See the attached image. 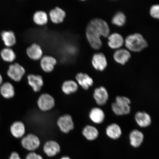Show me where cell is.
Returning a JSON list of instances; mask_svg holds the SVG:
<instances>
[{"instance_id":"cell-13","label":"cell","mask_w":159,"mask_h":159,"mask_svg":"<svg viewBox=\"0 0 159 159\" xmlns=\"http://www.w3.org/2000/svg\"><path fill=\"white\" fill-rule=\"evenodd\" d=\"M26 53L30 59L35 61L41 59L43 53L40 46L36 43H33L28 48Z\"/></svg>"},{"instance_id":"cell-26","label":"cell","mask_w":159,"mask_h":159,"mask_svg":"<svg viewBox=\"0 0 159 159\" xmlns=\"http://www.w3.org/2000/svg\"><path fill=\"white\" fill-rule=\"evenodd\" d=\"M1 35L5 44L8 47L13 46L16 43L15 35L12 31H3Z\"/></svg>"},{"instance_id":"cell-7","label":"cell","mask_w":159,"mask_h":159,"mask_svg":"<svg viewBox=\"0 0 159 159\" xmlns=\"http://www.w3.org/2000/svg\"><path fill=\"white\" fill-rule=\"evenodd\" d=\"M57 124L60 130L64 134H68L74 128V124L72 117L66 114L60 117Z\"/></svg>"},{"instance_id":"cell-25","label":"cell","mask_w":159,"mask_h":159,"mask_svg":"<svg viewBox=\"0 0 159 159\" xmlns=\"http://www.w3.org/2000/svg\"><path fill=\"white\" fill-rule=\"evenodd\" d=\"M78 85L75 81H65L61 85V90L66 95H70L76 92L78 89Z\"/></svg>"},{"instance_id":"cell-6","label":"cell","mask_w":159,"mask_h":159,"mask_svg":"<svg viewBox=\"0 0 159 159\" xmlns=\"http://www.w3.org/2000/svg\"><path fill=\"white\" fill-rule=\"evenodd\" d=\"M25 73V69L24 67L19 63H16L10 65L7 74L13 80L19 82L23 78Z\"/></svg>"},{"instance_id":"cell-3","label":"cell","mask_w":159,"mask_h":159,"mask_svg":"<svg viewBox=\"0 0 159 159\" xmlns=\"http://www.w3.org/2000/svg\"><path fill=\"white\" fill-rule=\"evenodd\" d=\"M130 104V100L128 97L117 96L115 102L112 105V110L118 116L129 114L131 111Z\"/></svg>"},{"instance_id":"cell-4","label":"cell","mask_w":159,"mask_h":159,"mask_svg":"<svg viewBox=\"0 0 159 159\" xmlns=\"http://www.w3.org/2000/svg\"><path fill=\"white\" fill-rule=\"evenodd\" d=\"M21 143L23 148L30 152H34L39 148L41 144L39 137L33 134L23 137Z\"/></svg>"},{"instance_id":"cell-21","label":"cell","mask_w":159,"mask_h":159,"mask_svg":"<svg viewBox=\"0 0 159 159\" xmlns=\"http://www.w3.org/2000/svg\"><path fill=\"white\" fill-rule=\"evenodd\" d=\"M131 57L130 53L125 49H120L115 51L114 58L115 61L120 64L124 65L129 61Z\"/></svg>"},{"instance_id":"cell-12","label":"cell","mask_w":159,"mask_h":159,"mask_svg":"<svg viewBox=\"0 0 159 159\" xmlns=\"http://www.w3.org/2000/svg\"><path fill=\"white\" fill-rule=\"evenodd\" d=\"M27 79L29 84L35 92H39L44 84L43 77L40 75L29 74Z\"/></svg>"},{"instance_id":"cell-20","label":"cell","mask_w":159,"mask_h":159,"mask_svg":"<svg viewBox=\"0 0 159 159\" xmlns=\"http://www.w3.org/2000/svg\"><path fill=\"white\" fill-rule=\"evenodd\" d=\"M89 116L93 122L96 124H101L104 122L105 114L102 109L98 107H95L91 109Z\"/></svg>"},{"instance_id":"cell-15","label":"cell","mask_w":159,"mask_h":159,"mask_svg":"<svg viewBox=\"0 0 159 159\" xmlns=\"http://www.w3.org/2000/svg\"><path fill=\"white\" fill-rule=\"evenodd\" d=\"M10 130L11 134L15 138H23L25 134V126L21 121H16L11 125Z\"/></svg>"},{"instance_id":"cell-17","label":"cell","mask_w":159,"mask_h":159,"mask_svg":"<svg viewBox=\"0 0 159 159\" xmlns=\"http://www.w3.org/2000/svg\"><path fill=\"white\" fill-rule=\"evenodd\" d=\"M144 139L143 134L137 129L132 130L129 134L130 145L134 148L140 147L143 142Z\"/></svg>"},{"instance_id":"cell-1","label":"cell","mask_w":159,"mask_h":159,"mask_svg":"<svg viewBox=\"0 0 159 159\" xmlns=\"http://www.w3.org/2000/svg\"><path fill=\"white\" fill-rule=\"evenodd\" d=\"M110 29L108 24L104 20L99 18L93 19L87 25L86 35L89 44L93 49L98 50L102 45L100 38L108 37Z\"/></svg>"},{"instance_id":"cell-34","label":"cell","mask_w":159,"mask_h":159,"mask_svg":"<svg viewBox=\"0 0 159 159\" xmlns=\"http://www.w3.org/2000/svg\"><path fill=\"white\" fill-rule=\"evenodd\" d=\"M2 77L1 74H0V85H1L2 83Z\"/></svg>"},{"instance_id":"cell-30","label":"cell","mask_w":159,"mask_h":159,"mask_svg":"<svg viewBox=\"0 0 159 159\" xmlns=\"http://www.w3.org/2000/svg\"><path fill=\"white\" fill-rule=\"evenodd\" d=\"M150 14L154 18L159 19V6L158 5H155L151 7L150 9Z\"/></svg>"},{"instance_id":"cell-32","label":"cell","mask_w":159,"mask_h":159,"mask_svg":"<svg viewBox=\"0 0 159 159\" xmlns=\"http://www.w3.org/2000/svg\"><path fill=\"white\" fill-rule=\"evenodd\" d=\"M9 159H21L20 155L16 152H13L11 154Z\"/></svg>"},{"instance_id":"cell-31","label":"cell","mask_w":159,"mask_h":159,"mask_svg":"<svg viewBox=\"0 0 159 159\" xmlns=\"http://www.w3.org/2000/svg\"><path fill=\"white\" fill-rule=\"evenodd\" d=\"M25 159H43L41 155L35 152H30L25 157Z\"/></svg>"},{"instance_id":"cell-14","label":"cell","mask_w":159,"mask_h":159,"mask_svg":"<svg viewBox=\"0 0 159 159\" xmlns=\"http://www.w3.org/2000/svg\"><path fill=\"white\" fill-rule=\"evenodd\" d=\"M49 15L51 21L53 23L58 24L64 21L66 13L61 8L57 7L50 11Z\"/></svg>"},{"instance_id":"cell-28","label":"cell","mask_w":159,"mask_h":159,"mask_svg":"<svg viewBox=\"0 0 159 159\" xmlns=\"http://www.w3.org/2000/svg\"><path fill=\"white\" fill-rule=\"evenodd\" d=\"M1 55L2 58L7 62H12L16 58L15 52L9 48H6L2 50Z\"/></svg>"},{"instance_id":"cell-29","label":"cell","mask_w":159,"mask_h":159,"mask_svg":"<svg viewBox=\"0 0 159 159\" xmlns=\"http://www.w3.org/2000/svg\"><path fill=\"white\" fill-rule=\"evenodd\" d=\"M126 20V16L122 12H119L113 17L112 22L115 25L118 26H122L124 25Z\"/></svg>"},{"instance_id":"cell-11","label":"cell","mask_w":159,"mask_h":159,"mask_svg":"<svg viewBox=\"0 0 159 159\" xmlns=\"http://www.w3.org/2000/svg\"><path fill=\"white\" fill-rule=\"evenodd\" d=\"M92 63L93 67L97 70L103 71L107 66L106 57L102 53H95L93 56Z\"/></svg>"},{"instance_id":"cell-5","label":"cell","mask_w":159,"mask_h":159,"mask_svg":"<svg viewBox=\"0 0 159 159\" xmlns=\"http://www.w3.org/2000/svg\"><path fill=\"white\" fill-rule=\"evenodd\" d=\"M55 104V99L50 94L45 93L41 94L37 100L39 108L43 112H46L52 109Z\"/></svg>"},{"instance_id":"cell-19","label":"cell","mask_w":159,"mask_h":159,"mask_svg":"<svg viewBox=\"0 0 159 159\" xmlns=\"http://www.w3.org/2000/svg\"><path fill=\"white\" fill-rule=\"evenodd\" d=\"M108 45L111 48L116 49L122 46L124 43V39L119 34L114 33L108 37Z\"/></svg>"},{"instance_id":"cell-23","label":"cell","mask_w":159,"mask_h":159,"mask_svg":"<svg viewBox=\"0 0 159 159\" xmlns=\"http://www.w3.org/2000/svg\"><path fill=\"white\" fill-rule=\"evenodd\" d=\"M0 93L2 96L5 98H12L15 94L14 87L11 83L5 82L1 85L0 88Z\"/></svg>"},{"instance_id":"cell-2","label":"cell","mask_w":159,"mask_h":159,"mask_svg":"<svg viewBox=\"0 0 159 159\" xmlns=\"http://www.w3.org/2000/svg\"><path fill=\"white\" fill-rule=\"evenodd\" d=\"M125 45L131 51L139 52L148 47V43L143 36L135 33L128 36L125 40Z\"/></svg>"},{"instance_id":"cell-10","label":"cell","mask_w":159,"mask_h":159,"mask_svg":"<svg viewBox=\"0 0 159 159\" xmlns=\"http://www.w3.org/2000/svg\"><path fill=\"white\" fill-rule=\"evenodd\" d=\"M93 97L97 104L100 106L106 104L109 98V94L104 87L101 86L95 89Z\"/></svg>"},{"instance_id":"cell-27","label":"cell","mask_w":159,"mask_h":159,"mask_svg":"<svg viewBox=\"0 0 159 159\" xmlns=\"http://www.w3.org/2000/svg\"><path fill=\"white\" fill-rule=\"evenodd\" d=\"M33 20L36 24L40 26L44 25L48 22V17L45 12L38 11L34 14Z\"/></svg>"},{"instance_id":"cell-24","label":"cell","mask_w":159,"mask_h":159,"mask_svg":"<svg viewBox=\"0 0 159 159\" xmlns=\"http://www.w3.org/2000/svg\"><path fill=\"white\" fill-rule=\"evenodd\" d=\"M82 134L85 139L89 141L95 140L99 136V132L95 127L87 125L83 129Z\"/></svg>"},{"instance_id":"cell-16","label":"cell","mask_w":159,"mask_h":159,"mask_svg":"<svg viewBox=\"0 0 159 159\" xmlns=\"http://www.w3.org/2000/svg\"><path fill=\"white\" fill-rule=\"evenodd\" d=\"M75 79L78 84L85 90L88 89L94 83L92 78L86 73H78L75 76Z\"/></svg>"},{"instance_id":"cell-33","label":"cell","mask_w":159,"mask_h":159,"mask_svg":"<svg viewBox=\"0 0 159 159\" xmlns=\"http://www.w3.org/2000/svg\"><path fill=\"white\" fill-rule=\"evenodd\" d=\"M60 159H71L68 156H65L61 157Z\"/></svg>"},{"instance_id":"cell-9","label":"cell","mask_w":159,"mask_h":159,"mask_svg":"<svg viewBox=\"0 0 159 159\" xmlns=\"http://www.w3.org/2000/svg\"><path fill=\"white\" fill-rule=\"evenodd\" d=\"M57 63V59L54 57L49 55L43 57L40 61L41 69L46 73L52 72Z\"/></svg>"},{"instance_id":"cell-8","label":"cell","mask_w":159,"mask_h":159,"mask_svg":"<svg viewBox=\"0 0 159 159\" xmlns=\"http://www.w3.org/2000/svg\"><path fill=\"white\" fill-rule=\"evenodd\" d=\"M43 151L48 157H53L60 152L61 146L56 141L49 140L45 143L43 147Z\"/></svg>"},{"instance_id":"cell-18","label":"cell","mask_w":159,"mask_h":159,"mask_svg":"<svg viewBox=\"0 0 159 159\" xmlns=\"http://www.w3.org/2000/svg\"><path fill=\"white\" fill-rule=\"evenodd\" d=\"M135 119L137 124L141 128L148 127L152 123L150 115L144 112H137L135 115Z\"/></svg>"},{"instance_id":"cell-22","label":"cell","mask_w":159,"mask_h":159,"mask_svg":"<svg viewBox=\"0 0 159 159\" xmlns=\"http://www.w3.org/2000/svg\"><path fill=\"white\" fill-rule=\"evenodd\" d=\"M106 133L109 138L116 140L120 138L122 134V131L120 126L114 123L107 126Z\"/></svg>"}]
</instances>
